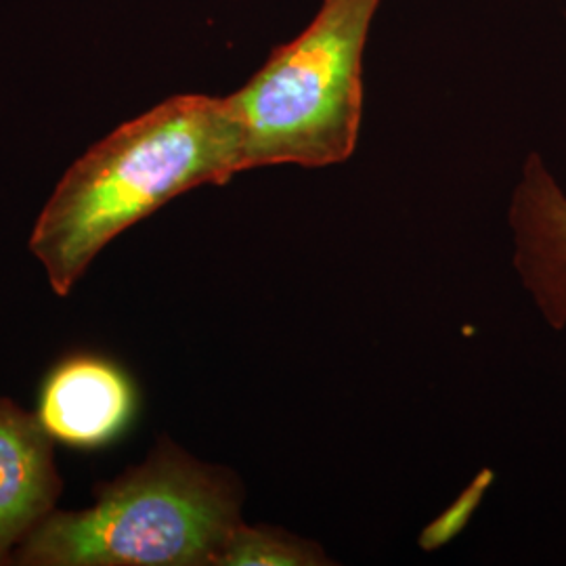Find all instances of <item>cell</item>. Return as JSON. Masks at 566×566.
<instances>
[{
	"label": "cell",
	"instance_id": "6da1fadb",
	"mask_svg": "<svg viewBox=\"0 0 566 566\" xmlns=\"http://www.w3.org/2000/svg\"><path fill=\"white\" fill-rule=\"evenodd\" d=\"M227 99L179 95L122 124L61 179L30 235L51 287L65 296L124 229L200 185L242 172Z\"/></svg>",
	"mask_w": 566,
	"mask_h": 566
},
{
	"label": "cell",
	"instance_id": "7a4b0ae2",
	"mask_svg": "<svg viewBox=\"0 0 566 566\" xmlns=\"http://www.w3.org/2000/svg\"><path fill=\"white\" fill-rule=\"evenodd\" d=\"M242 525L229 476L172 443L102 486L95 506L51 512L21 542L20 565H217Z\"/></svg>",
	"mask_w": 566,
	"mask_h": 566
},
{
	"label": "cell",
	"instance_id": "3957f363",
	"mask_svg": "<svg viewBox=\"0 0 566 566\" xmlns=\"http://www.w3.org/2000/svg\"><path fill=\"white\" fill-rule=\"evenodd\" d=\"M380 0H324L298 39L227 97L242 139V168L346 160L361 122V61Z\"/></svg>",
	"mask_w": 566,
	"mask_h": 566
},
{
	"label": "cell",
	"instance_id": "277c9868",
	"mask_svg": "<svg viewBox=\"0 0 566 566\" xmlns=\"http://www.w3.org/2000/svg\"><path fill=\"white\" fill-rule=\"evenodd\" d=\"M135 411L137 388L120 365L82 353L51 369L36 418L53 441L93 449L116 441Z\"/></svg>",
	"mask_w": 566,
	"mask_h": 566
},
{
	"label": "cell",
	"instance_id": "5b68a950",
	"mask_svg": "<svg viewBox=\"0 0 566 566\" xmlns=\"http://www.w3.org/2000/svg\"><path fill=\"white\" fill-rule=\"evenodd\" d=\"M510 223L516 233V266L547 324L566 325V196L539 156L525 164Z\"/></svg>",
	"mask_w": 566,
	"mask_h": 566
},
{
	"label": "cell",
	"instance_id": "8992f818",
	"mask_svg": "<svg viewBox=\"0 0 566 566\" xmlns=\"http://www.w3.org/2000/svg\"><path fill=\"white\" fill-rule=\"evenodd\" d=\"M51 443L36 416L0 399V565L60 497Z\"/></svg>",
	"mask_w": 566,
	"mask_h": 566
},
{
	"label": "cell",
	"instance_id": "52a82bcc",
	"mask_svg": "<svg viewBox=\"0 0 566 566\" xmlns=\"http://www.w3.org/2000/svg\"><path fill=\"white\" fill-rule=\"evenodd\" d=\"M319 552L306 546L298 539L287 537L280 531L271 528H252L240 525L229 537L221 556L219 566L248 565H319Z\"/></svg>",
	"mask_w": 566,
	"mask_h": 566
}]
</instances>
